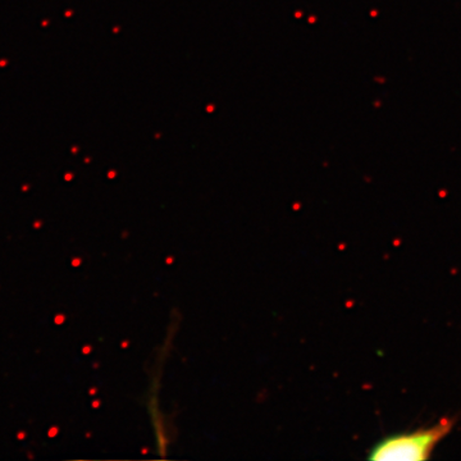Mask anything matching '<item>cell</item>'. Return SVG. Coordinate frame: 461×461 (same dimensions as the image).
Masks as SVG:
<instances>
[{
    "instance_id": "6da1fadb",
    "label": "cell",
    "mask_w": 461,
    "mask_h": 461,
    "mask_svg": "<svg viewBox=\"0 0 461 461\" xmlns=\"http://www.w3.org/2000/svg\"><path fill=\"white\" fill-rule=\"evenodd\" d=\"M454 420L442 419L432 427L383 438L370 450V460H428L438 443L451 432Z\"/></svg>"
}]
</instances>
